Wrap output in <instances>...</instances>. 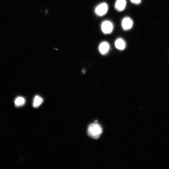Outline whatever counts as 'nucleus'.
Segmentation results:
<instances>
[{
    "label": "nucleus",
    "mask_w": 169,
    "mask_h": 169,
    "mask_svg": "<svg viewBox=\"0 0 169 169\" xmlns=\"http://www.w3.org/2000/svg\"><path fill=\"white\" fill-rule=\"evenodd\" d=\"M126 4V0H117L115 3V7L118 11H122L125 9Z\"/></svg>",
    "instance_id": "nucleus-5"
},
{
    "label": "nucleus",
    "mask_w": 169,
    "mask_h": 169,
    "mask_svg": "<svg viewBox=\"0 0 169 169\" xmlns=\"http://www.w3.org/2000/svg\"><path fill=\"white\" fill-rule=\"evenodd\" d=\"M43 100L40 96L37 95L34 98L33 102V106L35 108H38L42 103Z\"/></svg>",
    "instance_id": "nucleus-8"
},
{
    "label": "nucleus",
    "mask_w": 169,
    "mask_h": 169,
    "mask_svg": "<svg viewBox=\"0 0 169 169\" xmlns=\"http://www.w3.org/2000/svg\"><path fill=\"white\" fill-rule=\"evenodd\" d=\"M115 45V47L119 50H123L126 47V43L123 39L119 38L116 40Z\"/></svg>",
    "instance_id": "nucleus-7"
},
{
    "label": "nucleus",
    "mask_w": 169,
    "mask_h": 169,
    "mask_svg": "<svg viewBox=\"0 0 169 169\" xmlns=\"http://www.w3.org/2000/svg\"><path fill=\"white\" fill-rule=\"evenodd\" d=\"M108 6L105 3H102L97 6L95 9V12L96 15L99 16L105 15L108 10Z\"/></svg>",
    "instance_id": "nucleus-3"
},
{
    "label": "nucleus",
    "mask_w": 169,
    "mask_h": 169,
    "mask_svg": "<svg viewBox=\"0 0 169 169\" xmlns=\"http://www.w3.org/2000/svg\"><path fill=\"white\" fill-rule=\"evenodd\" d=\"M142 0H130L131 2L134 4L138 5L140 4Z\"/></svg>",
    "instance_id": "nucleus-10"
},
{
    "label": "nucleus",
    "mask_w": 169,
    "mask_h": 169,
    "mask_svg": "<svg viewBox=\"0 0 169 169\" xmlns=\"http://www.w3.org/2000/svg\"><path fill=\"white\" fill-rule=\"evenodd\" d=\"M122 26L125 31H128L132 28L133 25V21L130 17H126L122 20Z\"/></svg>",
    "instance_id": "nucleus-4"
},
{
    "label": "nucleus",
    "mask_w": 169,
    "mask_h": 169,
    "mask_svg": "<svg viewBox=\"0 0 169 169\" xmlns=\"http://www.w3.org/2000/svg\"><path fill=\"white\" fill-rule=\"evenodd\" d=\"M102 129L101 126L97 123L92 124L89 125L88 131V135L94 139L98 138L102 134Z\"/></svg>",
    "instance_id": "nucleus-1"
},
{
    "label": "nucleus",
    "mask_w": 169,
    "mask_h": 169,
    "mask_svg": "<svg viewBox=\"0 0 169 169\" xmlns=\"http://www.w3.org/2000/svg\"><path fill=\"white\" fill-rule=\"evenodd\" d=\"M25 100L24 98L18 97L15 99V104L16 107L22 106L25 104Z\"/></svg>",
    "instance_id": "nucleus-9"
},
{
    "label": "nucleus",
    "mask_w": 169,
    "mask_h": 169,
    "mask_svg": "<svg viewBox=\"0 0 169 169\" xmlns=\"http://www.w3.org/2000/svg\"><path fill=\"white\" fill-rule=\"evenodd\" d=\"M101 28L102 31L104 34H110L113 30L114 25L111 21H105L102 23Z\"/></svg>",
    "instance_id": "nucleus-2"
},
{
    "label": "nucleus",
    "mask_w": 169,
    "mask_h": 169,
    "mask_svg": "<svg viewBox=\"0 0 169 169\" xmlns=\"http://www.w3.org/2000/svg\"><path fill=\"white\" fill-rule=\"evenodd\" d=\"M110 46L108 43L107 42H103L101 43L99 47V51L102 55L106 54L110 49Z\"/></svg>",
    "instance_id": "nucleus-6"
},
{
    "label": "nucleus",
    "mask_w": 169,
    "mask_h": 169,
    "mask_svg": "<svg viewBox=\"0 0 169 169\" xmlns=\"http://www.w3.org/2000/svg\"><path fill=\"white\" fill-rule=\"evenodd\" d=\"M82 72L83 73V74L85 73L86 72V70H85V69H83V70H82Z\"/></svg>",
    "instance_id": "nucleus-11"
}]
</instances>
